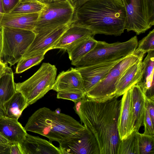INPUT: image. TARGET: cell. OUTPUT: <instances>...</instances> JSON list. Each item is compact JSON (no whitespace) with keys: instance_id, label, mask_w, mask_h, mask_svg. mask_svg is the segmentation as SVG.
<instances>
[{"instance_id":"obj_17","label":"cell","mask_w":154,"mask_h":154,"mask_svg":"<svg viewBox=\"0 0 154 154\" xmlns=\"http://www.w3.org/2000/svg\"><path fill=\"white\" fill-rule=\"evenodd\" d=\"M142 72L137 83L143 90L146 99L154 100V51L147 53L142 61Z\"/></svg>"},{"instance_id":"obj_13","label":"cell","mask_w":154,"mask_h":154,"mask_svg":"<svg viewBox=\"0 0 154 154\" xmlns=\"http://www.w3.org/2000/svg\"><path fill=\"white\" fill-rule=\"evenodd\" d=\"M94 35L88 28L72 22L51 49H59L67 51L82 41Z\"/></svg>"},{"instance_id":"obj_5","label":"cell","mask_w":154,"mask_h":154,"mask_svg":"<svg viewBox=\"0 0 154 154\" xmlns=\"http://www.w3.org/2000/svg\"><path fill=\"white\" fill-rule=\"evenodd\" d=\"M1 30V59L11 66L22 58L36 34L32 31L4 26L2 27Z\"/></svg>"},{"instance_id":"obj_42","label":"cell","mask_w":154,"mask_h":154,"mask_svg":"<svg viewBox=\"0 0 154 154\" xmlns=\"http://www.w3.org/2000/svg\"><path fill=\"white\" fill-rule=\"evenodd\" d=\"M2 51V38H1V31H0V59L1 58Z\"/></svg>"},{"instance_id":"obj_3","label":"cell","mask_w":154,"mask_h":154,"mask_svg":"<svg viewBox=\"0 0 154 154\" xmlns=\"http://www.w3.org/2000/svg\"><path fill=\"white\" fill-rule=\"evenodd\" d=\"M24 128L26 131L39 134L60 143L79 135L85 127L70 116L43 107L29 117Z\"/></svg>"},{"instance_id":"obj_44","label":"cell","mask_w":154,"mask_h":154,"mask_svg":"<svg viewBox=\"0 0 154 154\" xmlns=\"http://www.w3.org/2000/svg\"><path fill=\"white\" fill-rule=\"evenodd\" d=\"M57 113H60V109H57L55 111Z\"/></svg>"},{"instance_id":"obj_16","label":"cell","mask_w":154,"mask_h":154,"mask_svg":"<svg viewBox=\"0 0 154 154\" xmlns=\"http://www.w3.org/2000/svg\"><path fill=\"white\" fill-rule=\"evenodd\" d=\"M20 144L23 154H62L59 147L51 143L28 134Z\"/></svg>"},{"instance_id":"obj_8","label":"cell","mask_w":154,"mask_h":154,"mask_svg":"<svg viewBox=\"0 0 154 154\" xmlns=\"http://www.w3.org/2000/svg\"><path fill=\"white\" fill-rule=\"evenodd\" d=\"M144 53L136 50L123 58L110 70L105 77L86 94L87 98L97 102H103L114 97L116 86L126 70L139 60Z\"/></svg>"},{"instance_id":"obj_10","label":"cell","mask_w":154,"mask_h":154,"mask_svg":"<svg viewBox=\"0 0 154 154\" xmlns=\"http://www.w3.org/2000/svg\"><path fill=\"white\" fill-rule=\"evenodd\" d=\"M85 127L79 135L67 138L59 143L62 154H100L95 137Z\"/></svg>"},{"instance_id":"obj_36","label":"cell","mask_w":154,"mask_h":154,"mask_svg":"<svg viewBox=\"0 0 154 154\" xmlns=\"http://www.w3.org/2000/svg\"><path fill=\"white\" fill-rule=\"evenodd\" d=\"M8 64L4 63L0 59V78L1 77L11 68Z\"/></svg>"},{"instance_id":"obj_31","label":"cell","mask_w":154,"mask_h":154,"mask_svg":"<svg viewBox=\"0 0 154 154\" xmlns=\"http://www.w3.org/2000/svg\"><path fill=\"white\" fill-rule=\"evenodd\" d=\"M143 125L144 127V131L143 134L150 136H154V125L151 119L146 107L145 116Z\"/></svg>"},{"instance_id":"obj_34","label":"cell","mask_w":154,"mask_h":154,"mask_svg":"<svg viewBox=\"0 0 154 154\" xmlns=\"http://www.w3.org/2000/svg\"><path fill=\"white\" fill-rule=\"evenodd\" d=\"M10 154H23L19 143H12L10 147Z\"/></svg>"},{"instance_id":"obj_21","label":"cell","mask_w":154,"mask_h":154,"mask_svg":"<svg viewBox=\"0 0 154 154\" xmlns=\"http://www.w3.org/2000/svg\"><path fill=\"white\" fill-rule=\"evenodd\" d=\"M0 132L11 143H21L27 134L18 119L5 116L0 118Z\"/></svg>"},{"instance_id":"obj_1","label":"cell","mask_w":154,"mask_h":154,"mask_svg":"<svg viewBox=\"0 0 154 154\" xmlns=\"http://www.w3.org/2000/svg\"><path fill=\"white\" fill-rule=\"evenodd\" d=\"M118 97L100 102L86 96L75 103L73 109L84 125L94 135L100 154H117L121 140L118 122L121 100Z\"/></svg>"},{"instance_id":"obj_40","label":"cell","mask_w":154,"mask_h":154,"mask_svg":"<svg viewBox=\"0 0 154 154\" xmlns=\"http://www.w3.org/2000/svg\"><path fill=\"white\" fill-rule=\"evenodd\" d=\"M5 116V112L3 105L0 103V118Z\"/></svg>"},{"instance_id":"obj_12","label":"cell","mask_w":154,"mask_h":154,"mask_svg":"<svg viewBox=\"0 0 154 154\" xmlns=\"http://www.w3.org/2000/svg\"><path fill=\"white\" fill-rule=\"evenodd\" d=\"M71 24L59 27L41 35H36L22 58H28L43 52L46 53L51 50Z\"/></svg>"},{"instance_id":"obj_19","label":"cell","mask_w":154,"mask_h":154,"mask_svg":"<svg viewBox=\"0 0 154 154\" xmlns=\"http://www.w3.org/2000/svg\"><path fill=\"white\" fill-rule=\"evenodd\" d=\"M39 13L30 14H4L1 21L2 26L33 31Z\"/></svg>"},{"instance_id":"obj_6","label":"cell","mask_w":154,"mask_h":154,"mask_svg":"<svg viewBox=\"0 0 154 154\" xmlns=\"http://www.w3.org/2000/svg\"><path fill=\"white\" fill-rule=\"evenodd\" d=\"M40 12L33 31L40 35L73 22L75 9L69 0L48 2Z\"/></svg>"},{"instance_id":"obj_37","label":"cell","mask_w":154,"mask_h":154,"mask_svg":"<svg viewBox=\"0 0 154 154\" xmlns=\"http://www.w3.org/2000/svg\"><path fill=\"white\" fill-rule=\"evenodd\" d=\"M89 0H69L75 9Z\"/></svg>"},{"instance_id":"obj_25","label":"cell","mask_w":154,"mask_h":154,"mask_svg":"<svg viewBox=\"0 0 154 154\" xmlns=\"http://www.w3.org/2000/svg\"><path fill=\"white\" fill-rule=\"evenodd\" d=\"M139 132L134 130L126 138L121 140L117 154H140Z\"/></svg>"},{"instance_id":"obj_2","label":"cell","mask_w":154,"mask_h":154,"mask_svg":"<svg viewBox=\"0 0 154 154\" xmlns=\"http://www.w3.org/2000/svg\"><path fill=\"white\" fill-rule=\"evenodd\" d=\"M126 16L122 0H90L75 9L73 22L95 35H120L125 29Z\"/></svg>"},{"instance_id":"obj_35","label":"cell","mask_w":154,"mask_h":154,"mask_svg":"<svg viewBox=\"0 0 154 154\" xmlns=\"http://www.w3.org/2000/svg\"><path fill=\"white\" fill-rule=\"evenodd\" d=\"M11 144H0V154H10V147Z\"/></svg>"},{"instance_id":"obj_38","label":"cell","mask_w":154,"mask_h":154,"mask_svg":"<svg viewBox=\"0 0 154 154\" xmlns=\"http://www.w3.org/2000/svg\"><path fill=\"white\" fill-rule=\"evenodd\" d=\"M11 143L0 132V144H8Z\"/></svg>"},{"instance_id":"obj_7","label":"cell","mask_w":154,"mask_h":154,"mask_svg":"<svg viewBox=\"0 0 154 154\" xmlns=\"http://www.w3.org/2000/svg\"><path fill=\"white\" fill-rule=\"evenodd\" d=\"M57 73L55 65L48 63H43L29 78L22 82L15 83L16 91L22 94L28 106L31 105L52 90Z\"/></svg>"},{"instance_id":"obj_29","label":"cell","mask_w":154,"mask_h":154,"mask_svg":"<svg viewBox=\"0 0 154 154\" xmlns=\"http://www.w3.org/2000/svg\"><path fill=\"white\" fill-rule=\"evenodd\" d=\"M136 50L145 54L150 51H154V29L139 41Z\"/></svg>"},{"instance_id":"obj_26","label":"cell","mask_w":154,"mask_h":154,"mask_svg":"<svg viewBox=\"0 0 154 154\" xmlns=\"http://www.w3.org/2000/svg\"><path fill=\"white\" fill-rule=\"evenodd\" d=\"M45 4L38 1L22 3L20 2L11 13L30 14L40 12Z\"/></svg>"},{"instance_id":"obj_39","label":"cell","mask_w":154,"mask_h":154,"mask_svg":"<svg viewBox=\"0 0 154 154\" xmlns=\"http://www.w3.org/2000/svg\"><path fill=\"white\" fill-rule=\"evenodd\" d=\"M4 14L2 6V0H0V29L1 28V21L3 16Z\"/></svg>"},{"instance_id":"obj_4","label":"cell","mask_w":154,"mask_h":154,"mask_svg":"<svg viewBox=\"0 0 154 154\" xmlns=\"http://www.w3.org/2000/svg\"><path fill=\"white\" fill-rule=\"evenodd\" d=\"M138 44L136 36L123 42L109 43L97 41L92 50L72 65L78 67L119 60L134 52Z\"/></svg>"},{"instance_id":"obj_32","label":"cell","mask_w":154,"mask_h":154,"mask_svg":"<svg viewBox=\"0 0 154 154\" xmlns=\"http://www.w3.org/2000/svg\"><path fill=\"white\" fill-rule=\"evenodd\" d=\"M2 6L5 14L11 12L20 2V0H2Z\"/></svg>"},{"instance_id":"obj_30","label":"cell","mask_w":154,"mask_h":154,"mask_svg":"<svg viewBox=\"0 0 154 154\" xmlns=\"http://www.w3.org/2000/svg\"><path fill=\"white\" fill-rule=\"evenodd\" d=\"M86 93L80 91H67L58 92L57 97L58 99L71 100L74 103L85 97Z\"/></svg>"},{"instance_id":"obj_28","label":"cell","mask_w":154,"mask_h":154,"mask_svg":"<svg viewBox=\"0 0 154 154\" xmlns=\"http://www.w3.org/2000/svg\"><path fill=\"white\" fill-rule=\"evenodd\" d=\"M140 154H154V136L139 132Z\"/></svg>"},{"instance_id":"obj_24","label":"cell","mask_w":154,"mask_h":154,"mask_svg":"<svg viewBox=\"0 0 154 154\" xmlns=\"http://www.w3.org/2000/svg\"><path fill=\"white\" fill-rule=\"evenodd\" d=\"M97 41L91 36L80 42L67 51L72 64L89 53L96 45Z\"/></svg>"},{"instance_id":"obj_11","label":"cell","mask_w":154,"mask_h":154,"mask_svg":"<svg viewBox=\"0 0 154 154\" xmlns=\"http://www.w3.org/2000/svg\"><path fill=\"white\" fill-rule=\"evenodd\" d=\"M123 58L110 62L76 67V68L81 75L85 93L86 94L103 79L114 65Z\"/></svg>"},{"instance_id":"obj_41","label":"cell","mask_w":154,"mask_h":154,"mask_svg":"<svg viewBox=\"0 0 154 154\" xmlns=\"http://www.w3.org/2000/svg\"><path fill=\"white\" fill-rule=\"evenodd\" d=\"M62 0H38V1L41 2L43 3H45L48 2H53Z\"/></svg>"},{"instance_id":"obj_15","label":"cell","mask_w":154,"mask_h":154,"mask_svg":"<svg viewBox=\"0 0 154 154\" xmlns=\"http://www.w3.org/2000/svg\"><path fill=\"white\" fill-rule=\"evenodd\" d=\"M52 90L57 92L67 91H80L85 92L80 72L76 68L72 67L60 73L55 79Z\"/></svg>"},{"instance_id":"obj_20","label":"cell","mask_w":154,"mask_h":154,"mask_svg":"<svg viewBox=\"0 0 154 154\" xmlns=\"http://www.w3.org/2000/svg\"><path fill=\"white\" fill-rule=\"evenodd\" d=\"M141 59L129 67L118 81L114 97L122 95L127 90L140 81L142 72Z\"/></svg>"},{"instance_id":"obj_14","label":"cell","mask_w":154,"mask_h":154,"mask_svg":"<svg viewBox=\"0 0 154 154\" xmlns=\"http://www.w3.org/2000/svg\"><path fill=\"white\" fill-rule=\"evenodd\" d=\"M122 95L118 122V130L121 140L126 138L134 131L131 88Z\"/></svg>"},{"instance_id":"obj_23","label":"cell","mask_w":154,"mask_h":154,"mask_svg":"<svg viewBox=\"0 0 154 154\" xmlns=\"http://www.w3.org/2000/svg\"><path fill=\"white\" fill-rule=\"evenodd\" d=\"M14 74L11 68L0 78V103H3L16 92Z\"/></svg>"},{"instance_id":"obj_22","label":"cell","mask_w":154,"mask_h":154,"mask_svg":"<svg viewBox=\"0 0 154 154\" xmlns=\"http://www.w3.org/2000/svg\"><path fill=\"white\" fill-rule=\"evenodd\" d=\"M2 105L5 116L16 119H19L23 110L28 106L23 95L18 91Z\"/></svg>"},{"instance_id":"obj_9","label":"cell","mask_w":154,"mask_h":154,"mask_svg":"<svg viewBox=\"0 0 154 154\" xmlns=\"http://www.w3.org/2000/svg\"><path fill=\"white\" fill-rule=\"evenodd\" d=\"M126 14L125 29L139 35L154 25V0H122Z\"/></svg>"},{"instance_id":"obj_43","label":"cell","mask_w":154,"mask_h":154,"mask_svg":"<svg viewBox=\"0 0 154 154\" xmlns=\"http://www.w3.org/2000/svg\"><path fill=\"white\" fill-rule=\"evenodd\" d=\"M38 0H20V2L23 3L27 2H33Z\"/></svg>"},{"instance_id":"obj_27","label":"cell","mask_w":154,"mask_h":154,"mask_svg":"<svg viewBox=\"0 0 154 154\" xmlns=\"http://www.w3.org/2000/svg\"><path fill=\"white\" fill-rule=\"evenodd\" d=\"M45 53L43 52L28 58H22L17 63L15 73H21L31 67L38 64L44 59Z\"/></svg>"},{"instance_id":"obj_33","label":"cell","mask_w":154,"mask_h":154,"mask_svg":"<svg viewBox=\"0 0 154 154\" xmlns=\"http://www.w3.org/2000/svg\"><path fill=\"white\" fill-rule=\"evenodd\" d=\"M146 107L154 125V100L146 99Z\"/></svg>"},{"instance_id":"obj_18","label":"cell","mask_w":154,"mask_h":154,"mask_svg":"<svg viewBox=\"0 0 154 154\" xmlns=\"http://www.w3.org/2000/svg\"><path fill=\"white\" fill-rule=\"evenodd\" d=\"M132 101L133 125L134 129L139 132L143 125L146 109V98L137 83L131 88Z\"/></svg>"}]
</instances>
